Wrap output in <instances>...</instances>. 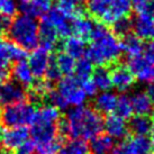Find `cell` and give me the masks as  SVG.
<instances>
[{
	"instance_id": "1",
	"label": "cell",
	"mask_w": 154,
	"mask_h": 154,
	"mask_svg": "<svg viewBox=\"0 0 154 154\" xmlns=\"http://www.w3.org/2000/svg\"><path fill=\"white\" fill-rule=\"evenodd\" d=\"M59 135L78 140H91L101 133L103 119L98 111L90 107H74L59 122Z\"/></svg>"
},
{
	"instance_id": "2",
	"label": "cell",
	"mask_w": 154,
	"mask_h": 154,
	"mask_svg": "<svg viewBox=\"0 0 154 154\" xmlns=\"http://www.w3.org/2000/svg\"><path fill=\"white\" fill-rule=\"evenodd\" d=\"M91 44L87 48L86 57L98 66L112 64L122 53L120 41L105 24H94L90 35Z\"/></svg>"
},
{
	"instance_id": "3",
	"label": "cell",
	"mask_w": 154,
	"mask_h": 154,
	"mask_svg": "<svg viewBox=\"0 0 154 154\" xmlns=\"http://www.w3.org/2000/svg\"><path fill=\"white\" fill-rule=\"evenodd\" d=\"M11 42L25 51H34L38 46V23L26 15H20L11 22L8 32Z\"/></svg>"
},
{
	"instance_id": "4",
	"label": "cell",
	"mask_w": 154,
	"mask_h": 154,
	"mask_svg": "<svg viewBox=\"0 0 154 154\" xmlns=\"http://www.w3.org/2000/svg\"><path fill=\"white\" fill-rule=\"evenodd\" d=\"M36 109L30 103L22 101L7 105L2 110H0V123L7 128L27 126L33 124Z\"/></svg>"
},
{
	"instance_id": "5",
	"label": "cell",
	"mask_w": 154,
	"mask_h": 154,
	"mask_svg": "<svg viewBox=\"0 0 154 154\" xmlns=\"http://www.w3.org/2000/svg\"><path fill=\"white\" fill-rule=\"evenodd\" d=\"M56 90L63 97L68 106L79 107L83 106V103H86L87 94L81 88L79 80L77 78H73L72 75L61 79L57 83Z\"/></svg>"
},
{
	"instance_id": "6",
	"label": "cell",
	"mask_w": 154,
	"mask_h": 154,
	"mask_svg": "<svg viewBox=\"0 0 154 154\" xmlns=\"http://www.w3.org/2000/svg\"><path fill=\"white\" fill-rule=\"evenodd\" d=\"M103 15L101 22L106 25H112L118 19L128 17L132 11V0H103Z\"/></svg>"
},
{
	"instance_id": "7",
	"label": "cell",
	"mask_w": 154,
	"mask_h": 154,
	"mask_svg": "<svg viewBox=\"0 0 154 154\" xmlns=\"http://www.w3.org/2000/svg\"><path fill=\"white\" fill-rule=\"evenodd\" d=\"M27 100V90L17 81L6 80L0 83V103L13 105Z\"/></svg>"
},
{
	"instance_id": "8",
	"label": "cell",
	"mask_w": 154,
	"mask_h": 154,
	"mask_svg": "<svg viewBox=\"0 0 154 154\" xmlns=\"http://www.w3.org/2000/svg\"><path fill=\"white\" fill-rule=\"evenodd\" d=\"M30 135L33 137V141L35 144L45 143L59 136V123H50L34 118L33 124L30 125Z\"/></svg>"
},
{
	"instance_id": "9",
	"label": "cell",
	"mask_w": 154,
	"mask_h": 154,
	"mask_svg": "<svg viewBox=\"0 0 154 154\" xmlns=\"http://www.w3.org/2000/svg\"><path fill=\"white\" fill-rule=\"evenodd\" d=\"M127 66L138 81L146 83L154 81V63L146 60L144 56L138 55L128 59Z\"/></svg>"
},
{
	"instance_id": "10",
	"label": "cell",
	"mask_w": 154,
	"mask_h": 154,
	"mask_svg": "<svg viewBox=\"0 0 154 154\" xmlns=\"http://www.w3.org/2000/svg\"><path fill=\"white\" fill-rule=\"evenodd\" d=\"M59 37L55 27L44 16L38 24V42L41 47L48 52L53 51L59 42Z\"/></svg>"
},
{
	"instance_id": "11",
	"label": "cell",
	"mask_w": 154,
	"mask_h": 154,
	"mask_svg": "<svg viewBox=\"0 0 154 154\" xmlns=\"http://www.w3.org/2000/svg\"><path fill=\"white\" fill-rule=\"evenodd\" d=\"M111 83L112 87L116 88L120 92H125L134 86L135 77L129 70L128 66L123 64L116 65L115 68L110 71Z\"/></svg>"
},
{
	"instance_id": "12",
	"label": "cell",
	"mask_w": 154,
	"mask_h": 154,
	"mask_svg": "<svg viewBox=\"0 0 154 154\" xmlns=\"http://www.w3.org/2000/svg\"><path fill=\"white\" fill-rule=\"evenodd\" d=\"M50 57L51 56L48 54V51L44 50L42 47L33 51V53L28 57L27 63L29 65L30 71L33 73L34 78L43 79L47 70V66H48V63H50Z\"/></svg>"
},
{
	"instance_id": "13",
	"label": "cell",
	"mask_w": 154,
	"mask_h": 154,
	"mask_svg": "<svg viewBox=\"0 0 154 154\" xmlns=\"http://www.w3.org/2000/svg\"><path fill=\"white\" fill-rule=\"evenodd\" d=\"M45 17L51 22V24L55 29L57 30V34L60 37H69L72 34V26H71V19L65 15L62 10L54 7L51 8L46 13Z\"/></svg>"
},
{
	"instance_id": "14",
	"label": "cell",
	"mask_w": 154,
	"mask_h": 154,
	"mask_svg": "<svg viewBox=\"0 0 154 154\" xmlns=\"http://www.w3.org/2000/svg\"><path fill=\"white\" fill-rule=\"evenodd\" d=\"M29 137V131L26 126L11 127L2 133V144L5 149L11 151L16 150Z\"/></svg>"
},
{
	"instance_id": "15",
	"label": "cell",
	"mask_w": 154,
	"mask_h": 154,
	"mask_svg": "<svg viewBox=\"0 0 154 154\" xmlns=\"http://www.w3.org/2000/svg\"><path fill=\"white\" fill-rule=\"evenodd\" d=\"M103 128L112 140H124L128 133V125L126 124L124 118L116 114L107 116L106 120H103Z\"/></svg>"
},
{
	"instance_id": "16",
	"label": "cell",
	"mask_w": 154,
	"mask_h": 154,
	"mask_svg": "<svg viewBox=\"0 0 154 154\" xmlns=\"http://www.w3.org/2000/svg\"><path fill=\"white\" fill-rule=\"evenodd\" d=\"M133 28L137 36L142 39L154 37V18L152 14H137V16L133 22Z\"/></svg>"
},
{
	"instance_id": "17",
	"label": "cell",
	"mask_w": 154,
	"mask_h": 154,
	"mask_svg": "<svg viewBox=\"0 0 154 154\" xmlns=\"http://www.w3.org/2000/svg\"><path fill=\"white\" fill-rule=\"evenodd\" d=\"M11 74L15 78V81L20 83L26 90L29 89L35 81L34 75L30 71L29 65L25 60L15 63V65L13 66V70H11Z\"/></svg>"
},
{
	"instance_id": "18",
	"label": "cell",
	"mask_w": 154,
	"mask_h": 154,
	"mask_svg": "<svg viewBox=\"0 0 154 154\" xmlns=\"http://www.w3.org/2000/svg\"><path fill=\"white\" fill-rule=\"evenodd\" d=\"M131 101H132L133 112H135L136 115L149 116L153 112L154 105L151 101L147 92L137 91L131 97Z\"/></svg>"
},
{
	"instance_id": "19",
	"label": "cell",
	"mask_w": 154,
	"mask_h": 154,
	"mask_svg": "<svg viewBox=\"0 0 154 154\" xmlns=\"http://www.w3.org/2000/svg\"><path fill=\"white\" fill-rule=\"evenodd\" d=\"M118 97L111 91H103L94 99V109L99 114L110 115L115 111Z\"/></svg>"
},
{
	"instance_id": "20",
	"label": "cell",
	"mask_w": 154,
	"mask_h": 154,
	"mask_svg": "<svg viewBox=\"0 0 154 154\" xmlns=\"http://www.w3.org/2000/svg\"><path fill=\"white\" fill-rule=\"evenodd\" d=\"M89 151L91 154H111L115 147V141L107 134H98L90 140Z\"/></svg>"
},
{
	"instance_id": "21",
	"label": "cell",
	"mask_w": 154,
	"mask_h": 154,
	"mask_svg": "<svg viewBox=\"0 0 154 154\" xmlns=\"http://www.w3.org/2000/svg\"><path fill=\"white\" fill-rule=\"evenodd\" d=\"M71 26H72V33H74V36L85 39L90 37L91 32L94 27V23L92 19L86 17L83 14H81L71 20Z\"/></svg>"
},
{
	"instance_id": "22",
	"label": "cell",
	"mask_w": 154,
	"mask_h": 154,
	"mask_svg": "<svg viewBox=\"0 0 154 154\" xmlns=\"http://www.w3.org/2000/svg\"><path fill=\"white\" fill-rule=\"evenodd\" d=\"M120 45H122V52H125L128 59L142 55L144 50L143 41L136 34H128L124 36L123 41L120 42Z\"/></svg>"
},
{
	"instance_id": "23",
	"label": "cell",
	"mask_w": 154,
	"mask_h": 154,
	"mask_svg": "<svg viewBox=\"0 0 154 154\" xmlns=\"http://www.w3.org/2000/svg\"><path fill=\"white\" fill-rule=\"evenodd\" d=\"M63 50L64 53L72 56L73 59H81L83 55H86L87 46L85 39L80 38L78 36H69L63 43Z\"/></svg>"
},
{
	"instance_id": "24",
	"label": "cell",
	"mask_w": 154,
	"mask_h": 154,
	"mask_svg": "<svg viewBox=\"0 0 154 154\" xmlns=\"http://www.w3.org/2000/svg\"><path fill=\"white\" fill-rule=\"evenodd\" d=\"M153 122L150 116L136 115L131 117L128 124V129L135 136H146L151 131Z\"/></svg>"
},
{
	"instance_id": "25",
	"label": "cell",
	"mask_w": 154,
	"mask_h": 154,
	"mask_svg": "<svg viewBox=\"0 0 154 154\" xmlns=\"http://www.w3.org/2000/svg\"><path fill=\"white\" fill-rule=\"evenodd\" d=\"M91 79L94 82V85H96L98 90L108 91L112 87L110 72L106 66H98L96 70H94Z\"/></svg>"
},
{
	"instance_id": "26",
	"label": "cell",
	"mask_w": 154,
	"mask_h": 154,
	"mask_svg": "<svg viewBox=\"0 0 154 154\" xmlns=\"http://www.w3.org/2000/svg\"><path fill=\"white\" fill-rule=\"evenodd\" d=\"M126 142L132 154H147L152 152L151 142L146 136H134Z\"/></svg>"
},
{
	"instance_id": "27",
	"label": "cell",
	"mask_w": 154,
	"mask_h": 154,
	"mask_svg": "<svg viewBox=\"0 0 154 154\" xmlns=\"http://www.w3.org/2000/svg\"><path fill=\"white\" fill-rule=\"evenodd\" d=\"M54 57H55V62L60 69L62 75H65V77L72 75L75 70V63H77L75 59H73L72 56H70L64 52H61Z\"/></svg>"
},
{
	"instance_id": "28",
	"label": "cell",
	"mask_w": 154,
	"mask_h": 154,
	"mask_svg": "<svg viewBox=\"0 0 154 154\" xmlns=\"http://www.w3.org/2000/svg\"><path fill=\"white\" fill-rule=\"evenodd\" d=\"M60 154H89V146L83 140L72 138L71 141L63 143Z\"/></svg>"
},
{
	"instance_id": "29",
	"label": "cell",
	"mask_w": 154,
	"mask_h": 154,
	"mask_svg": "<svg viewBox=\"0 0 154 154\" xmlns=\"http://www.w3.org/2000/svg\"><path fill=\"white\" fill-rule=\"evenodd\" d=\"M63 141H64V138L59 135L51 141L36 144L35 154H59L61 147L63 145Z\"/></svg>"
},
{
	"instance_id": "30",
	"label": "cell",
	"mask_w": 154,
	"mask_h": 154,
	"mask_svg": "<svg viewBox=\"0 0 154 154\" xmlns=\"http://www.w3.org/2000/svg\"><path fill=\"white\" fill-rule=\"evenodd\" d=\"M116 115L119 117L127 119L131 118L133 115V107H132V101H131V97L127 94H122L117 99V105L115 108Z\"/></svg>"
},
{
	"instance_id": "31",
	"label": "cell",
	"mask_w": 154,
	"mask_h": 154,
	"mask_svg": "<svg viewBox=\"0 0 154 154\" xmlns=\"http://www.w3.org/2000/svg\"><path fill=\"white\" fill-rule=\"evenodd\" d=\"M94 72V64L90 62L87 57H81L75 63V78L78 80H85L91 77V74Z\"/></svg>"
},
{
	"instance_id": "32",
	"label": "cell",
	"mask_w": 154,
	"mask_h": 154,
	"mask_svg": "<svg viewBox=\"0 0 154 154\" xmlns=\"http://www.w3.org/2000/svg\"><path fill=\"white\" fill-rule=\"evenodd\" d=\"M111 27V32L116 35V36H122L124 37L126 35L131 34V32L133 29V22L128 17H124L118 19L117 22L112 24Z\"/></svg>"
},
{
	"instance_id": "33",
	"label": "cell",
	"mask_w": 154,
	"mask_h": 154,
	"mask_svg": "<svg viewBox=\"0 0 154 154\" xmlns=\"http://www.w3.org/2000/svg\"><path fill=\"white\" fill-rule=\"evenodd\" d=\"M45 80L50 83H54V82H59L62 78V73H61L60 69L57 66L55 62V57L54 56H51L50 57V63H48V66H47V70L45 72Z\"/></svg>"
},
{
	"instance_id": "34",
	"label": "cell",
	"mask_w": 154,
	"mask_h": 154,
	"mask_svg": "<svg viewBox=\"0 0 154 154\" xmlns=\"http://www.w3.org/2000/svg\"><path fill=\"white\" fill-rule=\"evenodd\" d=\"M7 48H8V55L10 61L16 62H20L24 61L27 56V51H25L24 48L15 44L14 42H7Z\"/></svg>"
},
{
	"instance_id": "35",
	"label": "cell",
	"mask_w": 154,
	"mask_h": 154,
	"mask_svg": "<svg viewBox=\"0 0 154 154\" xmlns=\"http://www.w3.org/2000/svg\"><path fill=\"white\" fill-rule=\"evenodd\" d=\"M10 62L7 41L0 38V71H10Z\"/></svg>"
},
{
	"instance_id": "36",
	"label": "cell",
	"mask_w": 154,
	"mask_h": 154,
	"mask_svg": "<svg viewBox=\"0 0 154 154\" xmlns=\"http://www.w3.org/2000/svg\"><path fill=\"white\" fill-rule=\"evenodd\" d=\"M154 7V0H132V8L137 14L151 13Z\"/></svg>"
},
{
	"instance_id": "37",
	"label": "cell",
	"mask_w": 154,
	"mask_h": 154,
	"mask_svg": "<svg viewBox=\"0 0 154 154\" xmlns=\"http://www.w3.org/2000/svg\"><path fill=\"white\" fill-rule=\"evenodd\" d=\"M20 11L23 13V15H26V16H29L33 18H36L42 15V13L39 11L38 8L35 6V4L32 0L28 2H23L20 5Z\"/></svg>"
},
{
	"instance_id": "38",
	"label": "cell",
	"mask_w": 154,
	"mask_h": 154,
	"mask_svg": "<svg viewBox=\"0 0 154 154\" xmlns=\"http://www.w3.org/2000/svg\"><path fill=\"white\" fill-rule=\"evenodd\" d=\"M0 13L11 17L17 13V5L15 0H0Z\"/></svg>"
},
{
	"instance_id": "39",
	"label": "cell",
	"mask_w": 154,
	"mask_h": 154,
	"mask_svg": "<svg viewBox=\"0 0 154 154\" xmlns=\"http://www.w3.org/2000/svg\"><path fill=\"white\" fill-rule=\"evenodd\" d=\"M35 150H36V144L33 140H27L24 142L22 145H19L14 150L13 154H35Z\"/></svg>"
},
{
	"instance_id": "40",
	"label": "cell",
	"mask_w": 154,
	"mask_h": 154,
	"mask_svg": "<svg viewBox=\"0 0 154 154\" xmlns=\"http://www.w3.org/2000/svg\"><path fill=\"white\" fill-rule=\"evenodd\" d=\"M80 85H81V88L83 89L85 94H87V97H94L97 94V87L94 85V82L92 81L91 78H88V79H85V80H79Z\"/></svg>"
},
{
	"instance_id": "41",
	"label": "cell",
	"mask_w": 154,
	"mask_h": 154,
	"mask_svg": "<svg viewBox=\"0 0 154 154\" xmlns=\"http://www.w3.org/2000/svg\"><path fill=\"white\" fill-rule=\"evenodd\" d=\"M11 22L13 20H11V18L9 17V16L0 13V38H2L4 36L8 35Z\"/></svg>"
},
{
	"instance_id": "42",
	"label": "cell",
	"mask_w": 154,
	"mask_h": 154,
	"mask_svg": "<svg viewBox=\"0 0 154 154\" xmlns=\"http://www.w3.org/2000/svg\"><path fill=\"white\" fill-rule=\"evenodd\" d=\"M35 4V6L38 8V10L43 15L44 13H47L52 8L53 0H32Z\"/></svg>"
},
{
	"instance_id": "43",
	"label": "cell",
	"mask_w": 154,
	"mask_h": 154,
	"mask_svg": "<svg viewBox=\"0 0 154 154\" xmlns=\"http://www.w3.org/2000/svg\"><path fill=\"white\" fill-rule=\"evenodd\" d=\"M143 53H144V57L146 60L154 63V42H150L147 45H145Z\"/></svg>"
},
{
	"instance_id": "44",
	"label": "cell",
	"mask_w": 154,
	"mask_h": 154,
	"mask_svg": "<svg viewBox=\"0 0 154 154\" xmlns=\"http://www.w3.org/2000/svg\"><path fill=\"white\" fill-rule=\"evenodd\" d=\"M111 154H132V152H131L128 145H127V142H123L119 145L114 147Z\"/></svg>"
},
{
	"instance_id": "45",
	"label": "cell",
	"mask_w": 154,
	"mask_h": 154,
	"mask_svg": "<svg viewBox=\"0 0 154 154\" xmlns=\"http://www.w3.org/2000/svg\"><path fill=\"white\" fill-rule=\"evenodd\" d=\"M10 74H11V71H0V83L8 80L10 78Z\"/></svg>"
},
{
	"instance_id": "46",
	"label": "cell",
	"mask_w": 154,
	"mask_h": 154,
	"mask_svg": "<svg viewBox=\"0 0 154 154\" xmlns=\"http://www.w3.org/2000/svg\"><path fill=\"white\" fill-rule=\"evenodd\" d=\"M147 94H149L151 101H152L154 105V85H151V86L149 87V89H147Z\"/></svg>"
},
{
	"instance_id": "47",
	"label": "cell",
	"mask_w": 154,
	"mask_h": 154,
	"mask_svg": "<svg viewBox=\"0 0 154 154\" xmlns=\"http://www.w3.org/2000/svg\"><path fill=\"white\" fill-rule=\"evenodd\" d=\"M150 142H151V145H152V149H154V122L152 124V127H151L150 131Z\"/></svg>"
},
{
	"instance_id": "48",
	"label": "cell",
	"mask_w": 154,
	"mask_h": 154,
	"mask_svg": "<svg viewBox=\"0 0 154 154\" xmlns=\"http://www.w3.org/2000/svg\"><path fill=\"white\" fill-rule=\"evenodd\" d=\"M0 154H13L9 150L7 149H0Z\"/></svg>"
},
{
	"instance_id": "49",
	"label": "cell",
	"mask_w": 154,
	"mask_h": 154,
	"mask_svg": "<svg viewBox=\"0 0 154 154\" xmlns=\"http://www.w3.org/2000/svg\"><path fill=\"white\" fill-rule=\"evenodd\" d=\"M1 144H2V133L0 131V146H1Z\"/></svg>"
},
{
	"instance_id": "50",
	"label": "cell",
	"mask_w": 154,
	"mask_h": 154,
	"mask_svg": "<svg viewBox=\"0 0 154 154\" xmlns=\"http://www.w3.org/2000/svg\"><path fill=\"white\" fill-rule=\"evenodd\" d=\"M19 1H20V2H28V1H30V0H19Z\"/></svg>"
},
{
	"instance_id": "51",
	"label": "cell",
	"mask_w": 154,
	"mask_h": 154,
	"mask_svg": "<svg viewBox=\"0 0 154 154\" xmlns=\"http://www.w3.org/2000/svg\"><path fill=\"white\" fill-rule=\"evenodd\" d=\"M151 14H152V16H153V18H154V7L152 8V10H151Z\"/></svg>"
},
{
	"instance_id": "52",
	"label": "cell",
	"mask_w": 154,
	"mask_h": 154,
	"mask_svg": "<svg viewBox=\"0 0 154 154\" xmlns=\"http://www.w3.org/2000/svg\"><path fill=\"white\" fill-rule=\"evenodd\" d=\"M147 154H154V153H152V152H150V153H147Z\"/></svg>"
}]
</instances>
